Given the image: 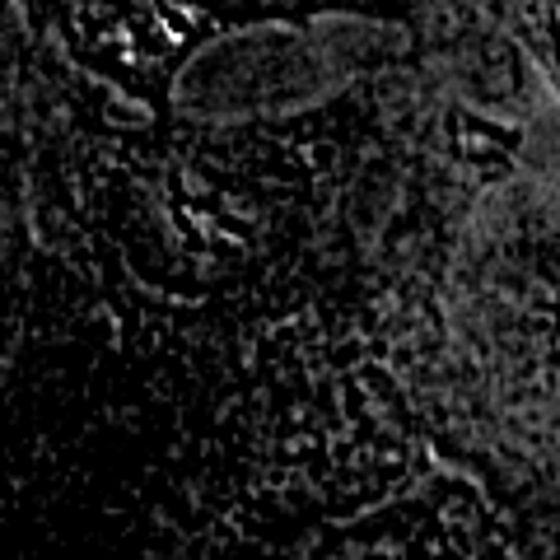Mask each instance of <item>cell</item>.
Here are the masks:
<instances>
[{
  "label": "cell",
  "instance_id": "1",
  "mask_svg": "<svg viewBox=\"0 0 560 560\" xmlns=\"http://www.w3.org/2000/svg\"><path fill=\"white\" fill-rule=\"evenodd\" d=\"M547 38H551V51H556V61H560V0H556L551 14H547Z\"/></svg>",
  "mask_w": 560,
  "mask_h": 560
}]
</instances>
